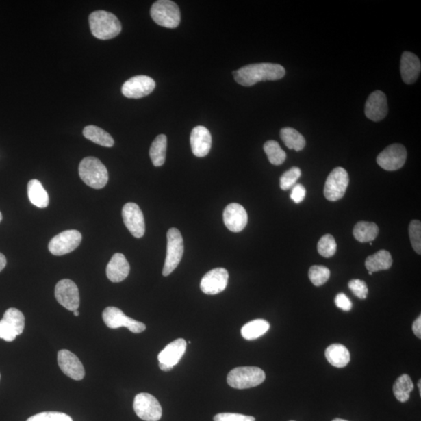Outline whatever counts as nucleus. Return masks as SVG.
Here are the masks:
<instances>
[{"instance_id":"obj_1","label":"nucleus","mask_w":421,"mask_h":421,"mask_svg":"<svg viewBox=\"0 0 421 421\" xmlns=\"http://www.w3.org/2000/svg\"><path fill=\"white\" fill-rule=\"evenodd\" d=\"M285 75L283 66L269 63L251 64L233 72L235 81L246 87L259 81L280 80Z\"/></svg>"},{"instance_id":"obj_2","label":"nucleus","mask_w":421,"mask_h":421,"mask_svg":"<svg viewBox=\"0 0 421 421\" xmlns=\"http://www.w3.org/2000/svg\"><path fill=\"white\" fill-rule=\"evenodd\" d=\"M90 29L100 40H109L120 35L122 25L119 19L112 13L97 10L89 16Z\"/></svg>"},{"instance_id":"obj_3","label":"nucleus","mask_w":421,"mask_h":421,"mask_svg":"<svg viewBox=\"0 0 421 421\" xmlns=\"http://www.w3.org/2000/svg\"><path fill=\"white\" fill-rule=\"evenodd\" d=\"M79 175L84 183L94 189L105 188L109 181L107 168L94 157H87L81 160Z\"/></svg>"},{"instance_id":"obj_4","label":"nucleus","mask_w":421,"mask_h":421,"mask_svg":"<svg viewBox=\"0 0 421 421\" xmlns=\"http://www.w3.org/2000/svg\"><path fill=\"white\" fill-rule=\"evenodd\" d=\"M265 380V372L257 367L235 368L227 376L228 385L238 390L254 388L262 384Z\"/></svg>"},{"instance_id":"obj_5","label":"nucleus","mask_w":421,"mask_h":421,"mask_svg":"<svg viewBox=\"0 0 421 421\" xmlns=\"http://www.w3.org/2000/svg\"><path fill=\"white\" fill-rule=\"evenodd\" d=\"M151 18L157 25L167 28H176L181 23V11L170 0H159L151 8Z\"/></svg>"},{"instance_id":"obj_6","label":"nucleus","mask_w":421,"mask_h":421,"mask_svg":"<svg viewBox=\"0 0 421 421\" xmlns=\"http://www.w3.org/2000/svg\"><path fill=\"white\" fill-rule=\"evenodd\" d=\"M184 251L183 240L181 232L176 228L168 229L167 233V252L162 275L164 277L175 270L181 261Z\"/></svg>"},{"instance_id":"obj_7","label":"nucleus","mask_w":421,"mask_h":421,"mask_svg":"<svg viewBox=\"0 0 421 421\" xmlns=\"http://www.w3.org/2000/svg\"><path fill=\"white\" fill-rule=\"evenodd\" d=\"M25 318L18 309L9 308L0 321V339L12 342L16 336L23 333Z\"/></svg>"},{"instance_id":"obj_8","label":"nucleus","mask_w":421,"mask_h":421,"mask_svg":"<svg viewBox=\"0 0 421 421\" xmlns=\"http://www.w3.org/2000/svg\"><path fill=\"white\" fill-rule=\"evenodd\" d=\"M103 318L106 327L112 329L125 327L133 333H140L146 329L144 323L127 317L120 309L116 307H106L103 313Z\"/></svg>"},{"instance_id":"obj_9","label":"nucleus","mask_w":421,"mask_h":421,"mask_svg":"<svg viewBox=\"0 0 421 421\" xmlns=\"http://www.w3.org/2000/svg\"><path fill=\"white\" fill-rule=\"evenodd\" d=\"M350 178L345 168L337 167L330 173L324 188V195L330 201H336L345 195Z\"/></svg>"},{"instance_id":"obj_10","label":"nucleus","mask_w":421,"mask_h":421,"mask_svg":"<svg viewBox=\"0 0 421 421\" xmlns=\"http://www.w3.org/2000/svg\"><path fill=\"white\" fill-rule=\"evenodd\" d=\"M133 409L138 417L145 421H158L162 415L160 402L149 393H139L134 398Z\"/></svg>"},{"instance_id":"obj_11","label":"nucleus","mask_w":421,"mask_h":421,"mask_svg":"<svg viewBox=\"0 0 421 421\" xmlns=\"http://www.w3.org/2000/svg\"><path fill=\"white\" fill-rule=\"evenodd\" d=\"M82 235L75 229L66 230L56 235L49 244V250L51 254L62 256L75 251L80 245Z\"/></svg>"},{"instance_id":"obj_12","label":"nucleus","mask_w":421,"mask_h":421,"mask_svg":"<svg viewBox=\"0 0 421 421\" xmlns=\"http://www.w3.org/2000/svg\"><path fill=\"white\" fill-rule=\"evenodd\" d=\"M55 296L59 304L67 310L75 311L80 306L79 290L71 279H62L55 285Z\"/></svg>"},{"instance_id":"obj_13","label":"nucleus","mask_w":421,"mask_h":421,"mask_svg":"<svg viewBox=\"0 0 421 421\" xmlns=\"http://www.w3.org/2000/svg\"><path fill=\"white\" fill-rule=\"evenodd\" d=\"M407 156V150L403 145L391 144L379 155L377 162L385 170L396 171L405 164Z\"/></svg>"},{"instance_id":"obj_14","label":"nucleus","mask_w":421,"mask_h":421,"mask_svg":"<svg viewBox=\"0 0 421 421\" xmlns=\"http://www.w3.org/2000/svg\"><path fill=\"white\" fill-rule=\"evenodd\" d=\"M155 88L153 78L139 75L130 78L122 87V93L129 99H140L150 94Z\"/></svg>"},{"instance_id":"obj_15","label":"nucleus","mask_w":421,"mask_h":421,"mask_svg":"<svg viewBox=\"0 0 421 421\" xmlns=\"http://www.w3.org/2000/svg\"><path fill=\"white\" fill-rule=\"evenodd\" d=\"M122 216L123 222L133 237L142 238L145 233V222L143 212L140 207L132 202L127 203L123 207Z\"/></svg>"},{"instance_id":"obj_16","label":"nucleus","mask_w":421,"mask_h":421,"mask_svg":"<svg viewBox=\"0 0 421 421\" xmlns=\"http://www.w3.org/2000/svg\"><path fill=\"white\" fill-rule=\"evenodd\" d=\"M186 348L187 342L183 339H178L168 344L158 357L160 369L166 372H170L181 360Z\"/></svg>"},{"instance_id":"obj_17","label":"nucleus","mask_w":421,"mask_h":421,"mask_svg":"<svg viewBox=\"0 0 421 421\" xmlns=\"http://www.w3.org/2000/svg\"><path fill=\"white\" fill-rule=\"evenodd\" d=\"M229 273L227 269L217 268L205 275L201 282V290L207 295L222 293L227 288Z\"/></svg>"},{"instance_id":"obj_18","label":"nucleus","mask_w":421,"mask_h":421,"mask_svg":"<svg viewBox=\"0 0 421 421\" xmlns=\"http://www.w3.org/2000/svg\"><path fill=\"white\" fill-rule=\"evenodd\" d=\"M58 361L62 372L69 378L76 381H81L84 378L86 370L79 359L74 353L67 350H62L58 353Z\"/></svg>"},{"instance_id":"obj_19","label":"nucleus","mask_w":421,"mask_h":421,"mask_svg":"<svg viewBox=\"0 0 421 421\" xmlns=\"http://www.w3.org/2000/svg\"><path fill=\"white\" fill-rule=\"evenodd\" d=\"M223 220L230 231L239 233L242 231L248 224V213L240 204H229L224 210Z\"/></svg>"},{"instance_id":"obj_20","label":"nucleus","mask_w":421,"mask_h":421,"mask_svg":"<svg viewBox=\"0 0 421 421\" xmlns=\"http://www.w3.org/2000/svg\"><path fill=\"white\" fill-rule=\"evenodd\" d=\"M387 114H388V103L386 95L381 91H375L370 94L365 105V115L369 120L378 122L383 120Z\"/></svg>"},{"instance_id":"obj_21","label":"nucleus","mask_w":421,"mask_h":421,"mask_svg":"<svg viewBox=\"0 0 421 421\" xmlns=\"http://www.w3.org/2000/svg\"><path fill=\"white\" fill-rule=\"evenodd\" d=\"M190 145L195 156H206L212 148V136L209 131L203 126L194 127L190 134Z\"/></svg>"},{"instance_id":"obj_22","label":"nucleus","mask_w":421,"mask_h":421,"mask_svg":"<svg viewBox=\"0 0 421 421\" xmlns=\"http://www.w3.org/2000/svg\"><path fill=\"white\" fill-rule=\"evenodd\" d=\"M130 270V265L125 256L120 253H116L106 267V275L111 282L120 283L127 279Z\"/></svg>"},{"instance_id":"obj_23","label":"nucleus","mask_w":421,"mask_h":421,"mask_svg":"<svg viewBox=\"0 0 421 421\" xmlns=\"http://www.w3.org/2000/svg\"><path fill=\"white\" fill-rule=\"evenodd\" d=\"M420 61L416 55L405 52L402 55L400 71L404 82L412 84L418 80L420 74Z\"/></svg>"},{"instance_id":"obj_24","label":"nucleus","mask_w":421,"mask_h":421,"mask_svg":"<svg viewBox=\"0 0 421 421\" xmlns=\"http://www.w3.org/2000/svg\"><path fill=\"white\" fill-rule=\"evenodd\" d=\"M325 357L330 364L335 368H344L350 361V353L347 348L342 344H333L325 350Z\"/></svg>"},{"instance_id":"obj_25","label":"nucleus","mask_w":421,"mask_h":421,"mask_svg":"<svg viewBox=\"0 0 421 421\" xmlns=\"http://www.w3.org/2000/svg\"><path fill=\"white\" fill-rule=\"evenodd\" d=\"M27 195L31 204L39 207L46 209L49 203V194L38 179H34L27 184Z\"/></svg>"},{"instance_id":"obj_26","label":"nucleus","mask_w":421,"mask_h":421,"mask_svg":"<svg viewBox=\"0 0 421 421\" xmlns=\"http://www.w3.org/2000/svg\"><path fill=\"white\" fill-rule=\"evenodd\" d=\"M392 265V257L389 251L381 250L375 254L368 256L365 261V267L368 272H376L388 270Z\"/></svg>"},{"instance_id":"obj_27","label":"nucleus","mask_w":421,"mask_h":421,"mask_svg":"<svg viewBox=\"0 0 421 421\" xmlns=\"http://www.w3.org/2000/svg\"><path fill=\"white\" fill-rule=\"evenodd\" d=\"M83 134L84 138L103 147L111 148L114 145V140L110 134L99 127L87 126L84 127Z\"/></svg>"},{"instance_id":"obj_28","label":"nucleus","mask_w":421,"mask_h":421,"mask_svg":"<svg viewBox=\"0 0 421 421\" xmlns=\"http://www.w3.org/2000/svg\"><path fill=\"white\" fill-rule=\"evenodd\" d=\"M379 229L374 222H359L353 229V235L361 243L374 241L378 237Z\"/></svg>"},{"instance_id":"obj_29","label":"nucleus","mask_w":421,"mask_h":421,"mask_svg":"<svg viewBox=\"0 0 421 421\" xmlns=\"http://www.w3.org/2000/svg\"><path fill=\"white\" fill-rule=\"evenodd\" d=\"M269 328V324L266 320L256 319L244 325L241 329V335L246 340H255L265 335Z\"/></svg>"},{"instance_id":"obj_30","label":"nucleus","mask_w":421,"mask_h":421,"mask_svg":"<svg viewBox=\"0 0 421 421\" xmlns=\"http://www.w3.org/2000/svg\"><path fill=\"white\" fill-rule=\"evenodd\" d=\"M280 138L283 140L286 147L290 149L300 151L305 147V138L294 128H283L280 131Z\"/></svg>"},{"instance_id":"obj_31","label":"nucleus","mask_w":421,"mask_h":421,"mask_svg":"<svg viewBox=\"0 0 421 421\" xmlns=\"http://www.w3.org/2000/svg\"><path fill=\"white\" fill-rule=\"evenodd\" d=\"M167 149V138L160 134L151 144L149 155L155 166H162L165 164Z\"/></svg>"},{"instance_id":"obj_32","label":"nucleus","mask_w":421,"mask_h":421,"mask_svg":"<svg viewBox=\"0 0 421 421\" xmlns=\"http://www.w3.org/2000/svg\"><path fill=\"white\" fill-rule=\"evenodd\" d=\"M413 390V381L407 374H403L400 378H398L394 385H393V393H394L396 400L400 403L407 402Z\"/></svg>"},{"instance_id":"obj_33","label":"nucleus","mask_w":421,"mask_h":421,"mask_svg":"<svg viewBox=\"0 0 421 421\" xmlns=\"http://www.w3.org/2000/svg\"><path fill=\"white\" fill-rule=\"evenodd\" d=\"M264 150H265L269 162L272 165H282L286 159L285 151L281 149L279 144L276 140H268L264 145Z\"/></svg>"},{"instance_id":"obj_34","label":"nucleus","mask_w":421,"mask_h":421,"mask_svg":"<svg viewBox=\"0 0 421 421\" xmlns=\"http://www.w3.org/2000/svg\"><path fill=\"white\" fill-rule=\"evenodd\" d=\"M309 279L316 286L324 285L330 278V270L322 266H313L309 269Z\"/></svg>"},{"instance_id":"obj_35","label":"nucleus","mask_w":421,"mask_h":421,"mask_svg":"<svg viewBox=\"0 0 421 421\" xmlns=\"http://www.w3.org/2000/svg\"><path fill=\"white\" fill-rule=\"evenodd\" d=\"M337 244L332 235L327 234L320 239L318 243V251L324 257H333L336 252Z\"/></svg>"},{"instance_id":"obj_36","label":"nucleus","mask_w":421,"mask_h":421,"mask_svg":"<svg viewBox=\"0 0 421 421\" xmlns=\"http://www.w3.org/2000/svg\"><path fill=\"white\" fill-rule=\"evenodd\" d=\"M301 177V170L298 167L291 168L288 171L285 172L280 177V188L283 190H288L295 186L296 183Z\"/></svg>"},{"instance_id":"obj_37","label":"nucleus","mask_w":421,"mask_h":421,"mask_svg":"<svg viewBox=\"0 0 421 421\" xmlns=\"http://www.w3.org/2000/svg\"><path fill=\"white\" fill-rule=\"evenodd\" d=\"M409 235L413 250L417 254L421 253V223L418 220H413L409 223Z\"/></svg>"},{"instance_id":"obj_38","label":"nucleus","mask_w":421,"mask_h":421,"mask_svg":"<svg viewBox=\"0 0 421 421\" xmlns=\"http://www.w3.org/2000/svg\"><path fill=\"white\" fill-rule=\"evenodd\" d=\"M27 421H73V419L64 413L43 412L34 415Z\"/></svg>"},{"instance_id":"obj_39","label":"nucleus","mask_w":421,"mask_h":421,"mask_svg":"<svg viewBox=\"0 0 421 421\" xmlns=\"http://www.w3.org/2000/svg\"><path fill=\"white\" fill-rule=\"evenodd\" d=\"M350 290L352 293L358 297L359 299L364 300L367 298L368 288L366 283L361 279H352L349 284Z\"/></svg>"},{"instance_id":"obj_40","label":"nucleus","mask_w":421,"mask_h":421,"mask_svg":"<svg viewBox=\"0 0 421 421\" xmlns=\"http://www.w3.org/2000/svg\"><path fill=\"white\" fill-rule=\"evenodd\" d=\"M214 421H255V418L240 413H222L216 415Z\"/></svg>"},{"instance_id":"obj_41","label":"nucleus","mask_w":421,"mask_h":421,"mask_svg":"<svg viewBox=\"0 0 421 421\" xmlns=\"http://www.w3.org/2000/svg\"><path fill=\"white\" fill-rule=\"evenodd\" d=\"M306 196V189L302 184H296L292 188L290 198L296 204H300L305 200Z\"/></svg>"},{"instance_id":"obj_42","label":"nucleus","mask_w":421,"mask_h":421,"mask_svg":"<svg viewBox=\"0 0 421 421\" xmlns=\"http://www.w3.org/2000/svg\"><path fill=\"white\" fill-rule=\"evenodd\" d=\"M335 303L336 307L340 308L342 311H350L352 309V302L344 294L341 293L337 295Z\"/></svg>"},{"instance_id":"obj_43","label":"nucleus","mask_w":421,"mask_h":421,"mask_svg":"<svg viewBox=\"0 0 421 421\" xmlns=\"http://www.w3.org/2000/svg\"><path fill=\"white\" fill-rule=\"evenodd\" d=\"M413 332L418 337V339H421V317L419 316L415 320L413 324Z\"/></svg>"},{"instance_id":"obj_44","label":"nucleus","mask_w":421,"mask_h":421,"mask_svg":"<svg viewBox=\"0 0 421 421\" xmlns=\"http://www.w3.org/2000/svg\"><path fill=\"white\" fill-rule=\"evenodd\" d=\"M7 266V258L0 253V272H2L4 268Z\"/></svg>"},{"instance_id":"obj_45","label":"nucleus","mask_w":421,"mask_h":421,"mask_svg":"<svg viewBox=\"0 0 421 421\" xmlns=\"http://www.w3.org/2000/svg\"><path fill=\"white\" fill-rule=\"evenodd\" d=\"M420 383H421V381L419 380L418 386V389H419V392H420V395L421 396V385H420Z\"/></svg>"},{"instance_id":"obj_46","label":"nucleus","mask_w":421,"mask_h":421,"mask_svg":"<svg viewBox=\"0 0 421 421\" xmlns=\"http://www.w3.org/2000/svg\"><path fill=\"white\" fill-rule=\"evenodd\" d=\"M73 312H74V314H75V316H80V313H79V311H78V310H76V311H73Z\"/></svg>"},{"instance_id":"obj_47","label":"nucleus","mask_w":421,"mask_h":421,"mask_svg":"<svg viewBox=\"0 0 421 421\" xmlns=\"http://www.w3.org/2000/svg\"><path fill=\"white\" fill-rule=\"evenodd\" d=\"M333 421H349V420H344V419H340V418H335Z\"/></svg>"},{"instance_id":"obj_48","label":"nucleus","mask_w":421,"mask_h":421,"mask_svg":"<svg viewBox=\"0 0 421 421\" xmlns=\"http://www.w3.org/2000/svg\"><path fill=\"white\" fill-rule=\"evenodd\" d=\"M2 220H3L2 213L0 212V222H1Z\"/></svg>"},{"instance_id":"obj_49","label":"nucleus","mask_w":421,"mask_h":421,"mask_svg":"<svg viewBox=\"0 0 421 421\" xmlns=\"http://www.w3.org/2000/svg\"><path fill=\"white\" fill-rule=\"evenodd\" d=\"M0 378H1V375H0Z\"/></svg>"},{"instance_id":"obj_50","label":"nucleus","mask_w":421,"mask_h":421,"mask_svg":"<svg viewBox=\"0 0 421 421\" xmlns=\"http://www.w3.org/2000/svg\"><path fill=\"white\" fill-rule=\"evenodd\" d=\"M290 421H294V420H290Z\"/></svg>"}]
</instances>
